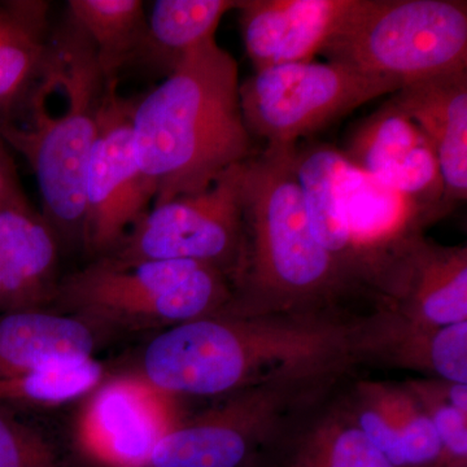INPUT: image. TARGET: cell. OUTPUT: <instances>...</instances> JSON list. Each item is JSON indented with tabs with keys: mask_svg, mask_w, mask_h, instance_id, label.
I'll use <instances>...</instances> for the list:
<instances>
[{
	"mask_svg": "<svg viewBox=\"0 0 467 467\" xmlns=\"http://www.w3.org/2000/svg\"><path fill=\"white\" fill-rule=\"evenodd\" d=\"M95 334L85 319L42 309L0 315V377H21L92 358Z\"/></svg>",
	"mask_w": 467,
	"mask_h": 467,
	"instance_id": "19",
	"label": "cell"
},
{
	"mask_svg": "<svg viewBox=\"0 0 467 467\" xmlns=\"http://www.w3.org/2000/svg\"><path fill=\"white\" fill-rule=\"evenodd\" d=\"M239 0H158L137 63L165 78L189 52L216 38L221 20Z\"/></svg>",
	"mask_w": 467,
	"mask_h": 467,
	"instance_id": "21",
	"label": "cell"
},
{
	"mask_svg": "<svg viewBox=\"0 0 467 467\" xmlns=\"http://www.w3.org/2000/svg\"><path fill=\"white\" fill-rule=\"evenodd\" d=\"M353 5L355 0H239L243 42L254 72L313 61Z\"/></svg>",
	"mask_w": 467,
	"mask_h": 467,
	"instance_id": "14",
	"label": "cell"
},
{
	"mask_svg": "<svg viewBox=\"0 0 467 467\" xmlns=\"http://www.w3.org/2000/svg\"><path fill=\"white\" fill-rule=\"evenodd\" d=\"M358 318L342 313L223 312L169 327L147 346L142 376L175 396L272 383L328 384L353 365Z\"/></svg>",
	"mask_w": 467,
	"mask_h": 467,
	"instance_id": "1",
	"label": "cell"
},
{
	"mask_svg": "<svg viewBox=\"0 0 467 467\" xmlns=\"http://www.w3.org/2000/svg\"><path fill=\"white\" fill-rule=\"evenodd\" d=\"M51 3H0V110L11 109L36 84L50 54Z\"/></svg>",
	"mask_w": 467,
	"mask_h": 467,
	"instance_id": "20",
	"label": "cell"
},
{
	"mask_svg": "<svg viewBox=\"0 0 467 467\" xmlns=\"http://www.w3.org/2000/svg\"><path fill=\"white\" fill-rule=\"evenodd\" d=\"M239 88L235 58L212 38L135 99V149L155 192L152 205L204 192L254 155Z\"/></svg>",
	"mask_w": 467,
	"mask_h": 467,
	"instance_id": "2",
	"label": "cell"
},
{
	"mask_svg": "<svg viewBox=\"0 0 467 467\" xmlns=\"http://www.w3.org/2000/svg\"><path fill=\"white\" fill-rule=\"evenodd\" d=\"M401 88L343 64L306 61L256 70L241 82L239 97L252 138L265 140L266 146H296L301 138Z\"/></svg>",
	"mask_w": 467,
	"mask_h": 467,
	"instance_id": "8",
	"label": "cell"
},
{
	"mask_svg": "<svg viewBox=\"0 0 467 467\" xmlns=\"http://www.w3.org/2000/svg\"><path fill=\"white\" fill-rule=\"evenodd\" d=\"M0 467H58L46 439L0 410Z\"/></svg>",
	"mask_w": 467,
	"mask_h": 467,
	"instance_id": "27",
	"label": "cell"
},
{
	"mask_svg": "<svg viewBox=\"0 0 467 467\" xmlns=\"http://www.w3.org/2000/svg\"><path fill=\"white\" fill-rule=\"evenodd\" d=\"M324 386L272 383L232 393L201 416L181 420L156 445L150 467H242L292 409Z\"/></svg>",
	"mask_w": 467,
	"mask_h": 467,
	"instance_id": "11",
	"label": "cell"
},
{
	"mask_svg": "<svg viewBox=\"0 0 467 467\" xmlns=\"http://www.w3.org/2000/svg\"><path fill=\"white\" fill-rule=\"evenodd\" d=\"M349 162L392 192L447 216L438 158L420 126L391 100L349 134L342 150Z\"/></svg>",
	"mask_w": 467,
	"mask_h": 467,
	"instance_id": "13",
	"label": "cell"
},
{
	"mask_svg": "<svg viewBox=\"0 0 467 467\" xmlns=\"http://www.w3.org/2000/svg\"><path fill=\"white\" fill-rule=\"evenodd\" d=\"M404 384L434 423L441 445V467H466L467 414L447 400L441 380L422 378Z\"/></svg>",
	"mask_w": 467,
	"mask_h": 467,
	"instance_id": "25",
	"label": "cell"
},
{
	"mask_svg": "<svg viewBox=\"0 0 467 467\" xmlns=\"http://www.w3.org/2000/svg\"><path fill=\"white\" fill-rule=\"evenodd\" d=\"M295 467H395L343 407L318 418L301 436Z\"/></svg>",
	"mask_w": 467,
	"mask_h": 467,
	"instance_id": "23",
	"label": "cell"
},
{
	"mask_svg": "<svg viewBox=\"0 0 467 467\" xmlns=\"http://www.w3.org/2000/svg\"><path fill=\"white\" fill-rule=\"evenodd\" d=\"M182 420L177 398L142 374L113 378L95 387L76 420V441L103 467H150L159 441Z\"/></svg>",
	"mask_w": 467,
	"mask_h": 467,
	"instance_id": "12",
	"label": "cell"
},
{
	"mask_svg": "<svg viewBox=\"0 0 467 467\" xmlns=\"http://www.w3.org/2000/svg\"><path fill=\"white\" fill-rule=\"evenodd\" d=\"M404 467H441V445L431 418L405 384H392Z\"/></svg>",
	"mask_w": 467,
	"mask_h": 467,
	"instance_id": "26",
	"label": "cell"
},
{
	"mask_svg": "<svg viewBox=\"0 0 467 467\" xmlns=\"http://www.w3.org/2000/svg\"><path fill=\"white\" fill-rule=\"evenodd\" d=\"M377 306L429 325L467 322L466 245L451 247L420 238Z\"/></svg>",
	"mask_w": 467,
	"mask_h": 467,
	"instance_id": "18",
	"label": "cell"
},
{
	"mask_svg": "<svg viewBox=\"0 0 467 467\" xmlns=\"http://www.w3.org/2000/svg\"><path fill=\"white\" fill-rule=\"evenodd\" d=\"M67 16L84 30L97 52L107 84L119 82L137 63L146 42L149 16L140 0H69Z\"/></svg>",
	"mask_w": 467,
	"mask_h": 467,
	"instance_id": "22",
	"label": "cell"
},
{
	"mask_svg": "<svg viewBox=\"0 0 467 467\" xmlns=\"http://www.w3.org/2000/svg\"><path fill=\"white\" fill-rule=\"evenodd\" d=\"M434 147L448 211L467 198V69L420 79L391 99Z\"/></svg>",
	"mask_w": 467,
	"mask_h": 467,
	"instance_id": "17",
	"label": "cell"
},
{
	"mask_svg": "<svg viewBox=\"0 0 467 467\" xmlns=\"http://www.w3.org/2000/svg\"><path fill=\"white\" fill-rule=\"evenodd\" d=\"M106 90L94 46L67 15L52 30L41 75L16 104L21 119H0V140L32 169L58 241L82 243L86 167Z\"/></svg>",
	"mask_w": 467,
	"mask_h": 467,
	"instance_id": "4",
	"label": "cell"
},
{
	"mask_svg": "<svg viewBox=\"0 0 467 467\" xmlns=\"http://www.w3.org/2000/svg\"><path fill=\"white\" fill-rule=\"evenodd\" d=\"M321 55L401 86L467 69L465 0H355Z\"/></svg>",
	"mask_w": 467,
	"mask_h": 467,
	"instance_id": "6",
	"label": "cell"
},
{
	"mask_svg": "<svg viewBox=\"0 0 467 467\" xmlns=\"http://www.w3.org/2000/svg\"><path fill=\"white\" fill-rule=\"evenodd\" d=\"M94 358L21 377H0V404L58 405L77 400L103 382Z\"/></svg>",
	"mask_w": 467,
	"mask_h": 467,
	"instance_id": "24",
	"label": "cell"
},
{
	"mask_svg": "<svg viewBox=\"0 0 467 467\" xmlns=\"http://www.w3.org/2000/svg\"><path fill=\"white\" fill-rule=\"evenodd\" d=\"M57 299L78 317L128 326H173L225 312L233 282L193 261L99 257L58 282Z\"/></svg>",
	"mask_w": 467,
	"mask_h": 467,
	"instance_id": "7",
	"label": "cell"
},
{
	"mask_svg": "<svg viewBox=\"0 0 467 467\" xmlns=\"http://www.w3.org/2000/svg\"><path fill=\"white\" fill-rule=\"evenodd\" d=\"M295 173L316 241L349 290L376 304L427 227L445 217L392 192L328 144H297Z\"/></svg>",
	"mask_w": 467,
	"mask_h": 467,
	"instance_id": "5",
	"label": "cell"
},
{
	"mask_svg": "<svg viewBox=\"0 0 467 467\" xmlns=\"http://www.w3.org/2000/svg\"><path fill=\"white\" fill-rule=\"evenodd\" d=\"M117 88L119 82L107 84L86 167L82 244L97 259L119 248L155 199L135 149V99Z\"/></svg>",
	"mask_w": 467,
	"mask_h": 467,
	"instance_id": "10",
	"label": "cell"
},
{
	"mask_svg": "<svg viewBox=\"0 0 467 467\" xmlns=\"http://www.w3.org/2000/svg\"><path fill=\"white\" fill-rule=\"evenodd\" d=\"M296 146H266L244 161V245L225 312L337 313L340 301L356 296L310 232L295 173Z\"/></svg>",
	"mask_w": 467,
	"mask_h": 467,
	"instance_id": "3",
	"label": "cell"
},
{
	"mask_svg": "<svg viewBox=\"0 0 467 467\" xmlns=\"http://www.w3.org/2000/svg\"><path fill=\"white\" fill-rule=\"evenodd\" d=\"M58 242L29 202L0 205V315L57 299Z\"/></svg>",
	"mask_w": 467,
	"mask_h": 467,
	"instance_id": "16",
	"label": "cell"
},
{
	"mask_svg": "<svg viewBox=\"0 0 467 467\" xmlns=\"http://www.w3.org/2000/svg\"><path fill=\"white\" fill-rule=\"evenodd\" d=\"M244 161L207 190L152 205L110 257L122 261L181 260L213 266L232 282L244 245Z\"/></svg>",
	"mask_w": 467,
	"mask_h": 467,
	"instance_id": "9",
	"label": "cell"
},
{
	"mask_svg": "<svg viewBox=\"0 0 467 467\" xmlns=\"http://www.w3.org/2000/svg\"><path fill=\"white\" fill-rule=\"evenodd\" d=\"M27 201L21 190L14 162L0 140V205Z\"/></svg>",
	"mask_w": 467,
	"mask_h": 467,
	"instance_id": "28",
	"label": "cell"
},
{
	"mask_svg": "<svg viewBox=\"0 0 467 467\" xmlns=\"http://www.w3.org/2000/svg\"><path fill=\"white\" fill-rule=\"evenodd\" d=\"M358 362L417 371L430 379L467 384V322L436 326L377 306L358 318Z\"/></svg>",
	"mask_w": 467,
	"mask_h": 467,
	"instance_id": "15",
	"label": "cell"
}]
</instances>
